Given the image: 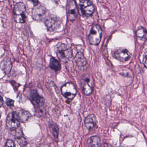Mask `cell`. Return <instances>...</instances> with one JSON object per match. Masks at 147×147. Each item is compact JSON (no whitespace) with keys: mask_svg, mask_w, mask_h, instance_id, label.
<instances>
[{"mask_svg":"<svg viewBox=\"0 0 147 147\" xmlns=\"http://www.w3.org/2000/svg\"><path fill=\"white\" fill-rule=\"evenodd\" d=\"M114 57L121 62H125L131 58V54L126 48H120L115 51Z\"/></svg>","mask_w":147,"mask_h":147,"instance_id":"30bf717a","label":"cell"},{"mask_svg":"<svg viewBox=\"0 0 147 147\" xmlns=\"http://www.w3.org/2000/svg\"><path fill=\"white\" fill-rule=\"evenodd\" d=\"M120 147H130V146H121Z\"/></svg>","mask_w":147,"mask_h":147,"instance_id":"484cf974","label":"cell"},{"mask_svg":"<svg viewBox=\"0 0 147 147\" xmlns=\"http://www.w3.org/2000/svg\"><path fill=\"white\" fill-rule=\"evenodd\" d=\"M46 13V9L43 5L38 3L33 9L32 16L35 20L41 21L45 17Z\"/></svg>","mask_w":147,"mask_h":147,"instance_id":"9c48e42d","label":"cell"},{"mask_svg":"<svg viewBox=\"0 0 147 147\" xmlns=\"http://www.w3.org/2000/svg\"><path fill=\"white\" fill-rule=\"evenodd\" d=\"M67 6V16L70 21H74L78 16V9L75 1H73L68 2Z\"/></svg>","mask_w":147,"mask_h":147,"instance_id":"8fae6325","label":"cell"},{"mask_svg":"<svg viewBox=\"0 0 147 147\" xmlns=\"http://www.w3.org/2000/svg\"><path fill=\"white\" fill-rule=\"evenodd\" d=\"M103 147H113L110 144H108V143H105V144H104V145Z\"/></svg>","mask_w":147,"mask_h":147,"instance_id":"d4e9b609","label":"cell"},{"mask_svg":"<svg viewBox=\"0 0 147 147\" xmlns=\"http://www.w3.org/2000/svg\"><path fill=\"white\" fill-rule=\"evenodd\" d=\"M20 122L18 118L17 113L13 112L8 115L6 121V126L9 130H16L20 126Z\"/></svg>","mask_w":147,"mask_h":147,"instance_id":"ba28073f","label":"cell"},{"mask_svg":"<svg viewBox=\"0 0 147 147\" xmlns=\"http://www.w3.org/2000/svg\"><path fill=\"white\" fill-rule=\"evenodd\" d=\"M14 101L10 98H7L6 99V103L7 106L9 108H12L13 106Z\"/></svg>","mask_w":147,"mask_h":147,"instance_id":"44dd1931","label":"cell"},{"mask_svg":"<svg viewBox=\"0 0 147 147\" xmlns=\"http://www.w3.org/2000/svg\"><path fill=\"white\" fill-rule=\"evenodd\" d=\"M49 66L51 69L56 71L59 70L61 69V64L57 59L54 58H52L50 60Z\"/></svg>","mask_w":147,"mask_h":147,"instance_id":"ac0fdd59","label":"cell"},{"mask_svg":"<svg viewBox=\"0 0 147 147\" xmlns=\"http://www.w3.org/2000/svg\"><path fill=\"white\" fill-rule=\"evenodd\" d=\"M102 35V30L101 27L95 25L92 27L89 35L88 39L90 44L97 45L101 41Z\"/></svg>","mask_w":147,"mask_h":147,"instance_id":"7a4b0ae2","label":"cell"},{"mask_svg":"<svg viewBox=\"0 0 147 147\" xmlns=\"http://www.w3.org/2000/svg\"><path fill=\"white\" fill-rule=\"evenodd\" d=\"M79 6L81 14L84 17H89L94 13L95 7L90 1L85 0L80 1Z\"/></svg>","mask_w":147,"mask_h":147,"instance_id":"277c9868","label":"cell"},{"mask_svg":"<svg viewBox=\"0 0 147 147\" xmlns=\"http://www.w3.org/2000/svg\"><path fill=\"white\" fill-rule=\"evenodd\" d=\"M17 114L20 122L22 123L26 122L31 117L29 112L23 110H20Z\"/></svg>","mask_w":147,"mask_h":147,"instance_id":"2e32d148","label":"cell"},{"mask_svg":"<svg viewBox=\"0 0 147 147\" xmlns=\"http://www.w3.org/2000/svg\"><path fill=\"white\" fill-rule=\"evenodd\" d=\"M16 140L20 146H24L27 144L26 141L21 129H17L16 134Z\"/></svg>","mask_w":147,"mask_h":147,"instance_id":"9a60e30c","label":"cell"},{"mask_svg":"<svg viewBox=\"0 0 147 147\" xmlns=\"http://www.w3.org/2000/svg\"><path fill=\"white\" fill-rule=\"evenodd\" d=\"M143 64L144 66L147 68V55L145 56L143 59Z\"/></svg>","mask_w":147,"mask_h":147,"instance_id":"603a6c76","label":"cell"},{"mask_svg":"<svg viewBox=\"0 0 147 147\" xmlns=\"http://www.w3.org/2000/svg\"><path fill=\"white\" fill-rule=\"evenodd\" d=\"M3 99L2 98V97L0 96V108L3 105Z\"/></svg>","mask_w":147,"mask_h":147,"instance_id":"cb8c5ba5","label":"cell"},{"mask_svg":"<svg viewBox=\"0 0 147 147\" xmlns=\"http://www.w3.org/2000/svg\"><path fill=\"white\" fill-rule=\"evenodd\" d=\"M5 147H15V146L12 140H9L7 141Z\"/></svg>","mask_w":147,"mask_h":147,"instance_id":"7402d4cb","label":"cell"},{"mask_svg":"<svg viewBox=\"0 0 147 147\" xmlns=\"http://www.w3.org/2000/svg\"><path fill=\"white\" fill-rule=\"evenodd\" d=\"M57 55L62 62L66 63L72 57V50L68 45L61 44L58 48Z\"/></svg>","mask_w":147,"mask_h":147,"instance_id":"3957f363","label":"cell"},{"mask_svg":"<svg viewBox=\"0 0 147 147\" xmlns=\"http://www.w3.org/2000/svg\"><path fill=\"white\" fill-rule=\"evenodd\" d=\"M31 98L33 103L38 107H42L45 104V99L39 95L36 90L31 91Z\"/></svg>","mask_w":147,"mask_h":147,"instance_id":"7c38bea8","label":"cell"},{"mask_svg":"<svg viewBox=\"0 0 147 147\" xmlns=\"http://www.w3.org/2000/svg\"><path fill=\"white\" fill-rule=\"evenodd\" d=\"M101 140L98 136H92L88 139L86 147H101Z\"/></svg>","mask_w":147,"mask_h":147,"instance_id":"5bb4252c","label":"cell"},{"mask_svg":"<svg viewBox=\"0 0 147 147\" xmlns=\"http://www.w3.org/2000/svg\"><path fill=\"white\" fill-rule=\"evenodd\" d=\"M49 128H50L51 133H52L54 137L55 138H57L58 136L59 132V130L57 126L55 123H50V125H49Z\"/></svg>","mask_w":147,"mask_h":147,"instance_id":"ffe728a7","label":"cell"},{"mask_svg":"<svg viewBox=\"0 0 147 147\" xmlns=\"http://www.w3.org/2000/svg\"><path fill=\"white\" fill-rule=\"evenodd\" d=\"M0 118H1V115H0Z\"/></svg>","mask_w":147,"mask_h":147,"instance_id":"4316f807","label":"cell"},{"mask_svg":"<svg viewBox=\"0 0 147 147\" xmlns=\"http://www.w3.org/2000/svg\"><path fill=\"white\" fill-rule=\"evenodd\" d=\"M45 24L49 32H53L59 28L61 25L60 19L55 15H50L47 17Z\"/></svg>","mask_w":147,"mask_h":147,"instance_id":"8992f818","label":"cell"},{"mask_svg":"<svg viewBox=\"0 0 147 147\" xmlns=\"http://www.w3.org/2000/svg\"><path fill=\"white\" fill-rule=\"evenodd\" d=\"M136 35L140 39H144L147 38V31L144 28L140 27L136 31Z\"/></svg>","mask_w":147,"mask_h":147,"instance_id":"d6986e66","label":"cell"},{"mask_svg":"<svg viewBox=\"0 0 147 147\" xmlns=\"http://www.w3.org/2000/svg\"><path fill=\"white\" fill-rule=\"evenodd\" d=\"M75 60L76 63L79 66H84L86 65L87 61L83 54L78 53L75 57Z\"/></svg>","mask_w":147,"mask_h":147,"instance_id":"e0dca14e","label":"cell"},{"mask_svg":"<svg viewBox=\"0 0 147 147\" xmlns=\"http://www.w3.org/2000/svg\"><path fill=\"white\" fill-rule=\"evenodd\" d=\"M61 92L65 98L72 100L76 96L77 90L73 83H68L63 85L61 88Z\"/></svg>","mask_w":147,"mask_h":147,"instance_id":"52a82bcc","label":"cell"},{"mask_svg":"<svg viewBox=\"0 0 147 147\" xmlns=\"http://www.w3.org/2000/svg\"><path fill=\"white\" fill-rule=\"evenodd\" d=\"M96 123V116L94 114L90 115L85 119L84 126L87 130H90L95 127Z\"/></svg>","mask_w":147,"mask_h":147,"instance_id":"4fadbf2b","label":"cell"},{"mask_svg":"<svg viewBox=\"0 0 147 147\" xmlns=\"http://www.w3.org/2000/svg\"><path fill=\"white\" fill-rule=\"evenodd\" d=\"M81 87L85 95L90 96L92 93L94 88L93 80L90 76L84 75L81 80Z\"/></svg>","mask_w":147,"mask_h":147,"instance_id":"5b68a950","label":"cell"},{"mask_svg":"<svg viewBox=\"0 0 147 147\" xmlns=\"http://www.w3.org/2000/svg\"><path fill=\"white\" fill-rule=\"evenodd\" d=\"M26 10L25 5L19 2L15 5L13 9V18L17 23H24L26 19Z\"/></svg>","mask_w":147,"mask_h":147,"instance_id":"6da1fadb","label":"cell"}]
</instances>
